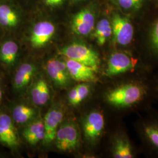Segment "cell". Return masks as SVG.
I'll list each match as a JSON object with an SVG mask.
<instances>
[{
  "label": "cell",
  "mask_w": 158,
  "mask_h": 158,
  "mask_svg": "<svg viewBox=\"0 0 158 158\" xmlns=\"http://www.w3.org/2000/svg\"><path fill=\"white\" fill-rule=\"evenodd\" d=\"M65 63L70 77L79 81H93L96 80V70L83 63L67 59Z\"/></svg>",
  "instance_id": "12"
},
{
  "label": "cell",
  "mask_w": 158,
  "mask_h": 158,
  "mask_svg": "<svg viewBox=\"0 0 158 158\" xmlns=\"http://www.w3.org/2000/svg\"><path fill=\"white\" fill-rule=\"evenodd\" d=\"M145 136L150 144L158 149V124L148 125L144 129Z\"/></svg>",
  "instance_id": "22"
},
{
  "label": "cell",
  "mask_w": 158,
  "mask_h": 158,
  "mask_svg": "<svg viewBox=\"0 0 158 158\" xmlns=\"http://www.w3.org/2000/svg\"><path fill=\"white\" fill-rule=\"evenodd\" d=\"M135 61L128 55L122 52L112 54L108 60L106 74L109 77L124 73L134 68Z\"/></svg>",
  "instance_id": "6"
},
{
  "label": "cell",
  "mask_w": 158,
  "mask_h": 158,
  "mask_svg": "<svg viewBox=\"0 0 158 158\" xmlns=\"http://www.w3.org/2000/svg\"><path fill=\"white\" fill-rule=\"evenodd\" d=\"M18 44L13 40H6L0 47V61L7 66H12L15 62L18 53Z\"/></svg>",
  "instance_id": "16"
},
{
  "label": "cell",
  "mask_w": 158,
  "mask_h": 158,
  "mask_svg": "<svg viewBox=\"0 0 158 158\" xmlns=\"http://www.w3.org/2000/svg\"><path fill=\"white\" fill-rule=\"evenodd\" d=\"M55 32V25L49 21H41L34 25L30 38L32 46L40 48L45 45Z\"/></svg>",
  "instance_id": "8"
},
{
  "label": "cell",
  "mask_w": 158,
  "mask_h": 158,
  "mask_svg": "<svg viewBox=\"0 0 158 158\" xmlns=\"http://www.w3.org/2000/svg\"><path fill=\"white\" fill-rule=\"evenodd\" d=\"M145 94L141 85L130 83L121 85L110 91L107 94V102L118 107L132 106L141 101Z\"/></svg>",
  "instance_id": "1"
},
{
  "label": "cell",
  "mask_w": 158,
  "mask_h": 158,
  "mask_svg": "<svg viewBox=\"0 0 158 158\" xmlns=\"http://www.w3.org/2000/svg\"><path fill=\"white\" fill-rule=\"evenodd\" d=\"M104 118L102 113L93 111L85 118L83 131L85 138L90 141H95L102 135L104 128Z\"/></svg>",
  "instance_id": "9"
},
{
  "label": "cell",
  "mask_w": 158,
  "mask_h": 158,
  "mask_svg": "<svg viewBox=\"0 0 158 158\" xmlns=\"http://www.w3.org/2000/svg\"><path fill=\"white\" fill-rule=\"evenodd\" d=\"M151 40L153 47L158 51V21L153 25L151 34Z\"/></svg>",
  "instance_id": "24"
},
{
  "label": "cell",
  "mask_w": 158,
  "mask_h": 158,
  "mask_svg": "<svg viewBox=\"0 0 158 158\" xmlns=\"http://www.w3.org/2000/svg\"><path fill=\"white\" fill-rule=\"evenodd\" d=\"M89 92L90 87L87 84L78 85L69 93V102L72 105L76 106L85 100L89 95Z\"/></svg>",
  "instance_id": "21"
},
{
  "label": "cell",
  "mask_w": 158,
  "mask_h": 158,
  "mask_svg": "<svg viewBox=\"0 0 158 158\" xmlns=\"http://www.w3.org/2000/svg\"><path fill=\"white\" fill-rule=\"evenodd\" d=\"M63 118L62 110L59 108H52L46 113L44 121L45 135L44 139L45 145H49L55 139L57 130Z\"/></svg>",
  "instance_id": "10"
},
{
  "label": "cell",
  "mask_w": 158,
  "mask_h": 158,
  "mask_svg": "<svg viewBox=\"0 0 158 158\" xmlns=\"http://www.w3.org/2000/svg\"><path fill=\"white\" fill-rule=\"evenodd\" d=\"M121 8L127 10H136L141 8L143 0H114Z\"/></svg>",
  "instance_id": "23"
},
{
  "label": "cell",
  "mask_w": 158,
  "mask_h": 158,
  "mask_svg": "<svg viewBox=\"0 0 158 158\" xmlns=\"http://www.w3.org/2000/svg\"><path fill=\"white\" fill-rule=\"evenodd\" d=\"M0 142L11 149H16L19 145V137L12 119L4 113H0Z\"/></svg>",
  "instance_id": "5"
},
{
  "label": "cell",
  "mask_w": 158,
  "mask_h": 158,
  "mask_svg": "<svg viewBox=\"0 0 158 158\" xmlns=\"http://www.w3.org/2000/svg\"><path fill=\"white\" fill-rule=\"evenodd\" d=\"M2 92L1 89H0V101H1V99H2Z\"/></svg>",
  "instance_id": "26"
},
{
  "label": "cell",
  "mask_w": 158,
  "mask_h": 158,
  "mask_svg": "<svg viewBox=\"0 0 158 158\" xmlns=\"http://www.w3.org/2000/svg\"><path fill=\"white\" fill-rule=\"evenodd\" d=\"M18 23V15L11 7L6 4H0V25L6 28H12Z\"/></svg>",
  "instance_id": "20"
},
{
  "label": "cell",
  "mask_w": 158,
  "mask_h": 158,
  "mask_svg": "<svg viewBox=\"0 0 158 158\" xmlns=\"http://www.w3.org/2000/svg\"><path fill=\"white\" fill-rule=\"evenodd\" d=\"M94 14L89 9H84L74 15L72 23V29L78 35H87L94 28Z\"/></svg>",
  "instance_id": "11"
},
{
  "label": "cell",
  "mask_w": 158,
  "mask_h": 158,
  "mask_svg": "<svg viewBox=\"0 0 158 158\" xmlns=\"http://www.w3.org/2000/svg\"><path fill=\"white\" fill-rule=\"evenodd\" d=\"M23 136L28 143L35 145L40 141H44L45 131L44 121L38 119L29 124L23 132Z\"/></svg>",
  "instance_id": "14"
},
{
  "label": "cell",
  "mask_w": 158,
  "mask_h": 158,
  "mask_svg": "<svg viewBox=\"0 0 158 158\" xmlns=\"http://www.w3.org/2000/svg\"><path fill=\"white\" fill-rule=\"evenodd\" d=\"M111 26L114 40L118 44L126 46L131 44L134 36V27L127 18L116 14L113 17Z\"/></svg>",
  "instance_id": "4"
},
{
  "label": "cell",
  "mask_w": 158,
  "mask_h": 158,
  "mask_svg": "<svg viewBox=\"0 0 158 158\" xmlns=\"http://www.w3.org/2000/svg\"><path fill=\"white\" fill-rule=\"evenodd\" d=\"M63 1V0H45L46 4L49 6H59Z\"/></svg>",
  "instance_id": "25"
},
{
  "label": "cell",
  "mask_w": 158,
  "mask_h": 158,
  "mask_svg": "<svg viewBox=\"0 0 158 158\" xmlns=\"http://www.w3.org/2000/svg\"><path fill=\"white\" fill-rule=\"evenodd\" d=\"M35 114L33 108L23 104L17 105L13 109L12 119L17 124H23L33 118Z\"/></svg>",
  "instance_id": "19"
},
{
  "label": "cell",
  "mask_w": 158,
  "mask_h": 158,
  "mask_svg": "<svg viewBox=\"0 0 158 158\" xmlns=\"http://www.w3.org/2000/svg\"><path fill=\"white\" fill-rule=\"evenodd\" d=\"M74 1H79V0H74Z\"/></svg>",
  "instance_id": "27"
},
{
  "label": "cell",
  "mask_w": 158,
  "mask_h": 158,
  "mask_svg": "<svg viewBox=\"0 0 158 158\" xmlns=\"http://www.w3.org/2000/svg\"><path fill=\"white\" fill-rule=\"evenodd\" d=\"M46 71L51 80L57 86L64 87L70 83V76L65 62L51 59L46 63Z\"/></svg>",
  "instance_id": "7"
},
{
  "label": "cell",
  "mask_w": 158,
  "mask_h": 158,
  "mask_svg": "<svg viewBox=\"0 0 158 158\" xmlns=\"http://www.w3.org/2000/svg\"><path fill=\"white\" fill-rule=\"evenodd\" d=\"M59 53L67 59L90 66L96 71L100 63L97 53L82 44L74 43L66 46L59 51Z\"/></svg>",
  "instance_id": "2"
},
{
  "label": "cell",
  "mask_w": 158,
  "mask_h": 158,
  "mask_svg": "<svg viewBox=\"0 0 158 158\" xmlns=\"http://www.w3.org/2000/svg\"><path fill=\"white\" fill-rule=\"evenodd\" d=\"M56 148L62 151H72L79 146V131L73 122H67L57 130L55 136Z\"/></svg>",
  "instance_id": "3"
},
{
  "label": "cell",
  "mask_w": 158,
  "mask_h": 158,
  "mask_svg": "<svg viewBox=\"0 0 158 158\" xmlns=\"http://www.w3.org/2000/svg\"><path fill=\"white\" fill-rule=\"evenodd\" d=\"M113 34L111 23L107 19H102L97 23L93 36L100 46L103 45Z\"/></svg>",
  "instance_id": "17"
},
{
  "label": "cell",
  "mask_w": 158,
  "mask_h": 158,
  "mask_svg": "<svg viewBox=\"0 0 158 158\" xmlns=\"http://www.w3.org/2000/svg\"><path fill=\"white\" fill-rule=\"evenodd\" d=\"M31 96L32 101L37 106H44L49 101L50 91L45 79L40 77L34 83Z\"/></svg>",
  "instance_id": "15"
},
{
  "label": "cell",
  "mask_w": 158,
  "mask_h": 158,
  "mask_svg": "<svg viewBox=\"0 0 158 158\" xmlns=\"http://www.w3.org/2000/svg\"><path fill=\"white\" fill-rule=\"evenodd\" d=\"M36 72V66L31 63L22 64L15 74L13 85L15 90L20 91L27 86L34 73Z\"/></svg>",
  "instance_id": "13"
},
{
  "label": "cell",
  "mask_w": 158,
  "mask_h": 158,
  "mask_svg": "<svg viewBox=\"0 0 158 158\" xmlns=\"http://www.w3.org/2000/svg\"><path fill=\"white\" fill-rule=\"evenodd\" d=\"M113 156L116 158H131L134 157L130 142L125 137H119L114 143Z\"/></svg>",
  "instance_id": "18"
}]
</instances>
